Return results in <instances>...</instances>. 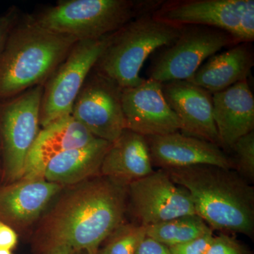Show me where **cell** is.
Segmentation results:
<instances>
[{
    "instance_id": "cell-21",
    "label": "cell",
    "mask_w": 254,
    "mask_h": 254,
    "mask_svg": "<svg viewBox=\"0 0 254 254\" xmlns=\"http://www.w3.org/2000/svg\"><path fill=\"white\" fill-rule=\"evenodd\" d=\"M145 235L170 247L186 243L212 230L196 214L145 227Z\"/></svg>"
},
{
    "instance_id": "cell-9",
    "label": "cell",
    "mask_w": 254,
    "mask_h": 254,
    "mask_svg": "<svg viewBox=\"0 0 254 254\" xmlns=\"http://www.w3.org/2000/svg\"><path fill=\"white\" fill-rule=\"evenodd\" d=\"M155 16L180 26H208L233 37L237 44L254 40V0H190L165 3Z\"/></svg>"
},
{
    "instance_id": "cell-19",
    "label": "cell",
    "mask_w": 254,
    "mask_h": 254,
    "mask_svg": "<svg viewBox=\"0 0 254 254\" xmlns=\"http://www.w3.org/2000/svg\"><path fill=\"white\" fill-rule=\"evenodd\" d=\"M254 64L252 43H239L210 57L187 81L213 94L247 80Z\"/></svg>"
},
{
    "instance_id": "cell-3",
    "label": "cell",
    "mask_w": 254,
    "mask_h": 254,
    "mask_svg": "<svg viewBox=\"0 0 254 254\" xmlns=\"http://www.w3.org/2000/svg\"><path fill=\"white\" fill-rule=\"evenodd\" d=\"M77 41L40 27L28 17L18 22L0 53V101L44 85Z\"/></svg>"
},
{
    "instance_id": "cell-17",
    "label": "cell",
    "mask_w": 254,
    "mask_h": 254,
    "mask_svg": "<svg viewBox=\"0 0 254 254\" xmlns=\"http://www.w3.org/2000/svg\"><path fill=\"white\" fill-rule=\"evenodd\" d=\"M95 138L71 115L42 127L28 152L22 177H42L52 159L68 150L88 144Z\"/></svg>"
},
{
    "instance_id": "cell-1",
    "label": "cell",
    "mask_w": 254,
    "mask_h": 254,
    "mask_svg": "<svg viewBox=\"0 0 254 254\" xmlns=\"http://www.w3.org/2000/svg\"><path fill=\"white\" fill-rule=\"evenodd\" d=\"M39 222L36 239L43 250L64 245L73 252L98 250L124 223L128 207V186L95 175L66 187Z\"/></svg>"
},
{
    "instance_id": "cell-4",
    "label": "cell",
    "mask_w": 254,
    "mask_h": 254,
    "mask_svg": "<svg viewBox=\"0 0 254 254\" xmlns=\"http://www.w3.org/2000/svg\"><path fill=\"white\" fill-rule=\"evenodd\" d=\"M183 28L157 17L154 11L140 15L111 35L93 70L122 89L138 86L145 80L140 72L145 60L173 44Z\"/></svg>"
},
{
    "instance_id": "cell-2",
    "label": "cell",
    "mask_w": 254,
    "mask_h": 254,
    "mask_svg": "<svg viewBox=\"0 0 254 254\" xmlns=\"http://www.w3.org/2000/svg\"><path fill=\"white\" fill-rule=\"evenodd\" d=\"M165 170L188 191L195 214L210 228L253 235L254 189L240 174L212 165Z\"/></svg>"
},
{
    "instance_id": "cell-10",
    "label": "cell",
    "mask_w": 254,
    "mask_h": 254,
    "mask_svg": "<svg viewBox=\"0 0 254 254\" xmlns=\"http://www.w3.org/2000/svg\"><path fill=\"white\" fill-rule=\"evenodd\" d=\"M122 93L117 83L93 69L71 115L95 138L113 143L126 129Z\"/></svg>"
},
{
    "instance_id": "cell-5",
    "label": "cell",
    "mask_w": 254,
    "mask_h": 254,
    "mask_svg": "<svg viewBox=\"0 0 254 254\" xmlns=\"http://www.w3.org/2000/svg\"><path fill=\"white\" fill-rule=\"evenodd\" d=\"M162 1L134 0H63L27 16L40 27L78 41L99 39L133 18L153 12Z\"/></svg>"
},
{
    "instance_id": "cell-28",
    "label": "cell",
    "mask_w": 254,
    "mask_h": 254,
    "mask_svg": "<svg viewBox=\"0 0 254 254\" xmlns=\"http://www.w3.org/2000/svg\"><path fill=\"white\" fill-rule=\"evenodd\" d=\"M17 243L18 235L16 230L0 221V248L11 251Z\"/></svg>"
},
{
    "instance_id": "cell-31",
    "label": "cell",
    "mask_w": 254,
    "mask_h": 254,
    "mask_svg": "<svg viewBox=\"0 0 254 254\" xmlns=\"http://www.w3.org/2000/svg\"><path fill=\"white\" fill-rule=\"evenodd\" d=\"M0 254H12L11 251L0 248Z\"/></svg>"
},
{
    "instance_id": "cell-22",
    "label": "cell",
    "mask_w": 254,
    "mask_h": 254,
    "mask_svg": "<svg viewBox=\"0 0 254 254\" xmlns=\"http://www.w3.org/2000/svg\"><path fill=\"white\" fill-rule=\"evenodd\" d=\"M145 227L133 223H123L107 239L98 254H135L137 247L145 236Z\"/></svg>"
},
{
    "instance_id": "cell-29",
    "label": "cell",
    "mask_w": 254,
    "mask_h": 254,
    "mask_svg": "<svg viewBox=\"0 0 254 254\" xmlns=\"http://www.w3.org/2000/svg\"><path fill=\"white\" fill-rule=\"evenodd\" d=\"M43 252L44 254H73L72 250L64 245L53 246L43 250Z\"/></svg>"
},
{
    "instance_id": "cell-18",
    "label": "cell",
    "mask_w": 254,
    "mask_h": 254,
    "mask_svg": "<svg viewBox=\"0 0 254 254\" xmlns=\"http://www.w3.org/2000/svg\"><path fill=\"white\" fill-rule=\"evenodd\" d=\"M153 167L146 138L125 129L110 145L100 167V175L128 186L153 173Z\"/></svg>"
},
{
    "instance_id": "cell-23",
    "label": "cell",
    "mask_w": 254,
    "mask_h": 254,
    "mask_svg": "<svg viewBox=\"0 0 254 254\" xmlns=\"http://www.w3.org/2000/svg\"><path fill=\"white\" fill-rule=\"evenodd\" d=\"M235 158H232L234 169L247 181L254 179V132L241 137L230 148Z\"/></svg>"
},
{
    "instance_id": "cell-25",
    "label": "cell",
    "mask_w": 254,
    "mask_h": 254,
    "mask_svg": "<svg viewBox=\"0 0 254 254\" xmlns=\"http://www.w3.org/2000/svg\"><path fill=\"white\" fill-rule=\"evenodd\" d=\"M214 235L213 230L182 245L170 247L173 254H205Z\"/></svg>"
},
{
    "instance_id": "cell-8",
    "label": "cell",
    "mask_w": 254,
    "mask_h": 254,
    "mask_svg": "<svg viewBox=\"0 0 254 254\" xmlns=\"http://www.w3.org/2000/svg\"><path fill=\"white\" fill-rule=\"evenodd\" d=\"M237 42L226 32L208 26H184L182 34L155 58L150 79L165 83L190 79L205 60Z\"/></svg>"
},
{
    "instance_id": "cell-14",
    "label": "cell",
    "mask_w": 254,
    "mask_h": 254,
    "mask_svg": "<svg viewBox=\"0 0 254 254\" xmlns=\"http://www.w3.org/2000/svg\"><path fill=\"white\" fill-rule=\"evenodd\" d=\"M146 138L152 163L160 169L212 165L234 170L231 157L221 147L180 131Z\"/></svg>"
},
{
    "instance_id": "cell-30",
    "label": "cell",
    "mask_w": 254,
    "mask_h": 254,
    "mask_svg": "<svg viewBox=\"0 0 254 254\" xmlns=\"http://www.w3.org/2000/svg\"><path fill=\"white\" fill-rule=\"evenodd\" d=\"M98 250H86L81 251V252H78L79 254H98Z\"/></svg>"
},
{
    "instance_id": "cell-12",
    "label": "cell",
    "mask_w": 254,
    "mask_h": 254,
    "mask_svg": "<svg viewBox=\"0 0 254 254\" xmlns=\"http://www.w3.org/2000/svg\"><path fill=\"white\" fill-rule=\"evenodd\" d=\"M122 101L126 129L145 137L180 131V120L164 96L162 83L145 79L123 89Z\"/></svg>"
},
{
    "instance_id": "cell-13",
    "label": "cell",
    "mask_w": 254,
    "mask_h": 254,
    "mask_svg": "<svg viewBox=\"0 0 254 254\" xmlns=\"http://www.w3.org/2000/svg\"><path fill=\"white\" fill-rule=\"evenodd\" d=\"M64 188L43 177H22L0 187V221L16 231L27 230Z\"/></svg>"
},
{
    "instance_id": "cell-6",
    "label": "cell",
    "mask_w": 254,
    "mask_h": 254,
    "mask_svg": "<svg viewBox=\"0 0 254 254\" xmlns=\"http://www.w3.org/2000/svg\"><path fill=\"white\" fill-rule=\"evenodd\" d=\"M112 34L99 39L76 42L63 63L47 80L41 100V128L71 115L73 103Z\"/></svg>"
},
{
    "instance_id": "cell-24",
    "label": "cell",
    "mask_w": 254,
    "mask_h": 254,
    "mask_svg": "<svg viewBox=\"0 0 254 254\" xmlns=\"http://www.w3.org/2000/svg\"><path fill=\"white\" fill-rule=\"evenodd\" d=\"M205 254H249L243 245L226 235L214 236Z\"/></svg>"
},
{
    "instance_id": "cell-16",
    "label": "cell",
    "mask_w": 254,
    "mask_h": 254,
    "mask_svg": "<svg viewBox=\"0 0 254 254\" xmlns=\"http://www.w3.org/2000/svg\"><path fill=\"white\" fill-rule=\"evenodd\" d=\"M213 118L220 147L227 149L254 131V97L247 80L212 94Z\"/></svg>"
},
{
    "instance_id": "cell-27",
    "label": "cell",
    "mask_w": 254,
    "mask_h": 254,
    "mask_svg": "<svg viewBox=\"0 0 254 254\" xmlns=\"http://www.w3.org/2000/svg\"><path fill=\"white\" fill-rule=\"evenodd\" d=\"M135 254H173L168 247L145 235L138 244Z\"/></svg>"
},
{
    "instance_id": "cell-7",
    "label": "cell",
    "mask_w": 254,
    "mask_h": 254,
    "mask_svg": "<svg viewBox=\"0 0 254 254\" xmlns=\"http://www.w3.org/2000/svg\"><path fill=\"white\" fill-rule=\"evenodd\" d=\"M43 86L33 87L0 106V141L8 184L22 178L28 152L41 129Z\"/></svg>"
},
{
    "instance_id": "cell-20",
    "label": "cell",
    "mask_w": 254,
    "mask_h": 254,
    "mask_svg": "<svg viewBox=\"0 0 254 254\" xmlns=\"http://www.w3.org/2000/svg\"><path fill=\"white\" fill-rule=\"evenodd\" d=\"M111 143L96 138L88 144L64 152L50 160L42 177L68 187L100 175L103 158Z\"/></svg>"
},
{
    "instance_id": "cell-26",
    "label": "cell",
    "mask_w": 254,
    "mask_h": 254,
    "mask_svg": "<svg viewBox=\"0 0 254 254\" xmlns=\"http://www.w3.org/2000/svg\"><path fill=\"white\" fill-rule=\"evenodd\" d=\"M18 11L11 8L4 14L0 15V53L3 50L10 33L18 22Z\"/></svg>"
},
{
    "instance_id": "cell-11",
    "label": "cell",
    "mask_w": 254,
    "mask_h": 254,
    "mask_svg": "<svg viewBox=\"0 0 254 254\" xmlns=\"http://www.w3.org/2000/svg\"><path fill=\"white\" fill-rule=\"evenodd\" d=\"M127 190V208L141 226L195 214L190 193L176 185L163 169L131 182Z\"/></svg>"
},
{
    "instance_id": "cell-15",
    "label": "cell",
    "mask_w": 254,
    "mask_h": 254,
    "mask_svg": "<svg viewBox=\"0 0 254 254\" xmlns=\"http://www.w3.org/2000/svg\"><path fill=\"white\" fill-rule=\"evenodd\" d=\"M164 96L180 120L183 134L218 145L212 93L187 81L162 83Z\"/></svg>"
}]
</instances>
